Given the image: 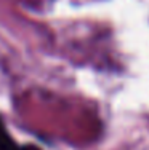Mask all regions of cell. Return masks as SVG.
Segmentation results:
<instances>
[{
  "label": "cell",
  "mask_w": 149,
  "mask_h": 150,
  "mask_svg": "<svg viewBox=\"0 0 149 150\" xmlns=\"http://www.w3.org/2000/svg\"><path fill=\"white\" fill-rule=\"evenodd\" d=\"M27 145H19L8 133L3 120L0 118V150H26Z\"/></svg>",
  "instance_id": "obj_1"
}]
</instances>
